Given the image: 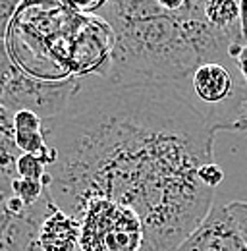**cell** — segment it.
I'll return each mask as SVG.
<instances>
[{
	"mask_svg": "<svg viewBox=\"0 0 247 251\" xmlns=\"http://www.w3.org/2000/svg\"><path fill=\"white\" fill-rule=\"evenodd\" d=\"M47 122L49 191L74 219L87 201L110 199L141 220L139 251H176L209 215L215 189L197 170L215 160L216 131L178 87L112 85Z\"/></svg>",
	"mask_w": 247,
	"mask_h": 251,
	"instance_id": "cell-1",
	"label": "cell"
},
{
	"mask_svg": "<svg viewBox=\"0 0 247 251\" xmlns=\"http://www.w3.org/2000/svg\"><path fill=\"white\" fill-rule=\"evenodd\" d=\"M97 12L112 33L106 75L114 87H180L201 64L178 10L158 0L102 2Z\"/></svg>",
	"mask_w": 247,
	"mask_h": 251,
	"instance_id": "cell-2",
	"label": "cell"
},
{
	"mask_svg": "<svg viewBox=\"0 0 247 251\" xmlns=\"http://www.w3.org/2000/svg\"><path fill=\"white\" fill-rule=\"evenodd\" d=\"M79 251H139L143 226L125 205L91 199L79 213Z\"/></svg>",
	"mask_w": 247,
	"mask_h": 251,
	"instance_id": "cell-3",
	"label": "cell"
},
{
	"mask_svg": "<svg viewBox=\"0 0 247 251\" xmlns=\"http://www.w3.org/2000/svg\"><path fill=\"white\" fill-rule=\"evenodd\" d=\"M12 180L0 178V251H43L39 232L43 220L56 207L50 191L25 207L10 188Z\"/></svg>",
	"mask_w": 247,
	"mask_h": 251,
	"instance_id": "cell-4",
	"label": "cell"
},
{
	"mask_svg": "<svg viewBox=\"0 0 247 251\" xmlns=\"http://www.w3.org/2000/svg\"><path fill=\"white\" fill-rule=\"evenodd\" d=\"M176 251H247V242L226 205L213 203L209 215Z\"/></svg>",
	"mask_w": 247,
	"mask_h": 251,
	"instance_id": "cell-5",
	"label": "cell"
},
{
	"mask_svg": "<svg viewBox=\"0 0 247 251\" xmlns=\"http://www.w3.org/2000/svg\"><path fill=\"white\" fill-rule=\"evenodd\" d=\"M14 135H16V145L22 153L43 158L47 166H50L56 160L54 149L49 147L45 137V122L35 112L31 110L14 112Z\"/></svg>",
	"mask_w": 247,
	"mask_h": 251,
	"instance_id": "cell-6",
	"label": "cell"
},
{
	"mask_svg": "<svg viewBox=\"0 0 247 251\" xmlns=\"http://www.w3.org/2000/svg\"><path fill=\"white\" fill-rule=\"evenodd\" d=\"M43 251H79V220L54 207L39 232Z\"/></svg>",
	"mask_w": 247,
	"mask_h": 251,
	"instance_id": "cell-7",
	"label": "cell"
},
{
	"mask_svg": "<svg viewBox=\"0 0 247 251\" xmlns=\"http://www.w3.org/2000/svg\"><path fill=\"white\" fill-rule=\"evenodd\" d=\"M203 8H205L207 22L215 29L226 33L228 37H232V39H236L238 43L244 45L242 33H240L238 2H234V0H207V2H203Z\"/></svg>",
	"mask_w": 247,
	"mask_h": 251,
	"instance_id": "cell-8",
	"label": "cell"
},
{
	"mask_svg": "<svg viewBox=\"0 0 247 251\" xmlns=\"http://www.w3.org/2000/svg\"><path fill=\"white\" fill-rule=\"evenodd\" d=\"M22 155L14 135V112L0 106V178H16V164Z\"/></svg>",
	"mask_w": 247,
	"mask_h": 251,
	"instance_id": "cell-9",
	"label": "cell"
},
{
	"mask_svg": "<svg viewBox=\"0 0 247 251\" xmlns=\"http://www.w3.org/2000/svg\"><path fill=\"white\" fill-rule=\"evenodd\" d=\"M12 193L25 205V207H33L49 188V174L45 182H33V180H24V178H14L10 182Z\"/></svg>",
	"mask_w": 247,
	"mask_h": 251,
	"instance_id": "cell-10",
	"label": "cell"
},
{
	"mask_svg": "<svg viewBox=\"0 0 247 251\" xmlns=\"http://www.w3.org/2000/svg\"><path fill=\"white\" fill-rule=\"evenodd\" d=\"M47 162L35 155H22L16 164V178L33 180V182H45L47 180Z\"/></svg>",
	"mask_w": 247,
	"mask_h": 251,
	"instance_id": "cell-11",
	"label": "cell"
},
{
	"mask_svg": "<svg viewBox=\"0 0 247 251\" xmlns=\"http://www.w3.org/2000/svg\"><path fill=\"white\" fill-rule=\"evenodd\" d=\"M197 178H199V182L205 184L207 188L216 189L222 184V180H224V170L220 168V164H216L215 160H213V162L203 164V166L197 170Z\"/></svg>",
	"mask_w": 247,
	"mask_h": 251,
	"instance_id": "cell-12",
	"label": "cell"
},
{
	"mask_svg": "<svg viewBox=\"0 0 247 251\" xmlns=\"http://www.w3.org/2000/svg\"><path fill=\"white\" fill-rule=\"evenodd\" d=\"M18 72V66L10 58L8 47L4 41H0V95L4 91V87L8 85V81L12 79V75Z\"/></svg>",
	"mask_w": 247,
	"mask_h": 251,
	"instance_id": "cell-13",
	"label": "cell"
},
{
	"mask_svg": "<svg viewBox=\"0 0 247 251\" xmlns=\"http://www.w3.org/2000/svg\"><path fill=\"white\" fill-rule=\"evenodd\" d=\"M226 209H228L230 217L234 219V222L238 224L242 236L247 242V201H232L226 205Z\"/></svg>",
	"mask_w": 247,
	"mask_h": 251,
	"instance_id": "cell-14",
	"label": "cell"
},
{
	"mask_svg": "<svg viewBox=\"0 0 247 251\" xmlns=\"http://www.w3.org/2000/svg\"><path fill=\"white\" fill-rule=\"evenodd\" d=\"M228 56L234 62L242 79L247 83V45H232L228 49Z\"/></svg>",
	"mask_w": 247,
	"mask_h": 251,
	"instance_id": "cell-15",
	"label": "cell"
},
{
	"mask_svg": "<svg viewBox=\"0 0 247 251\" xmlns=\"http://www.w3.org/2000/svg\"><path fill=\"white\" fill-rule=\"evenodd\" d=\"M18 6L20 4L14 2V0H0V41L6 39L8 27L12 24V18H14L16 10H18Z\"/></svg>",
	"mask_w": 247,
	"mask_h": 251,
	"instance_id": "cell-16",
	"label": "cell"
},
{
	"mask_svg": "<svg viewBox=\"0 0 247 251\" xmlns=\"http://www.w3.org/2000/svg\"><path fill=\"white\" fill-rule=\"evenodd\" d=\"M240 8V33H242V41L244 45H247V0L238 2Z\"/></svg>",
	"mask_w": 247,
	"mask_h": 251,
	"instance_id": "cell-17",
	"label": "cell"
}]
</instances>
